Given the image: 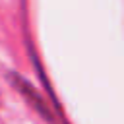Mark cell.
I'll use <instances>...</instances> for the list:
<instances>
[{"mask_svg": "<svg viewBox=\"0 0 124 124\" xmlns=\"http://www.w3.org/2000/svg\"><path fill=\"white\" fill-rule=\"evenodd\" d=\"M12 81H14V85L17 87V91L27 99V103L45 118V120H48V122H52L54 118H52V114H50V110H48V107H46V103L43 101V97L35 91V87L27 81V79H23V78H19L17 74H12Z\"/></svg>", "mask_w": 124, "mask_h": 124, "instance_id": "6da1fadb", "label": "cell"}]
</instances>
